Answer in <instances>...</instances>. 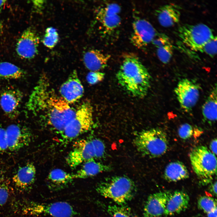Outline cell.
Instances as JSON below:
<instances>
[{
  "label": "cell",
  "mask_w": 217,
  "mask_h": 217,
  "mask_svg": "<svg viewBox=\"0 0 217 217\" xmlns=\"http://www.w3.org/2000/svg\"><path fill=\"white\" fill-rule=\"evenodd\" d=\"M9 196V189L7 183L3 175L0 174V206L7 202Z\"/></svg>",
  "instance_id": "4dcf8cb0"
},
{
  "label": "cell",
  "mask_w": 217,
  "mask_h": 217,
  "mask_svg": "<svg viewBox=\"0 0 217 217\" xmlns=\"http://www.w3.org/2000/svg\"><path fill=\"white\" fill-rule=\"evenodd\" d=\"M193 133V129L192 126L187 123L181 125L178 130L179 137L183 140H187L191 137Z\"/></svg>",
  "instance_id": "d6a6232c"
},
{
  "label": "cell",
  "mask_w": 217,
  "mask_h": 217,
  "mask_svg": "<svg viewBox=\"0 0 217 217\" xmlns=\"http://www.w3.org/2000/svg\"><path fill=\"white\" fill-rule=\"evenodd\" d=\"M199 85L192 80L183 78L178 83L174 92L181 108L185 112L191 111L200 96Z\"/></svg>",
  "instance_id": "8fae6325"
},
{
  "label": "cell",
  "mask_w": 217,
  "mask_h": 217,
  "mask_svg": "<svg viewBox=\"0 0 217 217\" xmlns=\"http://www.w3.org/2000/svg\"><path fill=\"white\" fill-rule=\"evenodd\" d=\"M94 123L93 107L89 102H84L75 110L74 116L60 134L62 142L68 143L90 130Z\"/></svg>",
  "instance_id": "8992f818"
},
{
  "label": "cell",
  "mask_w": 217,
  "mask_h": 217,
  "mask_svg": "<svg viewBox=\"0 0 217 217\" xmlns=\"http://www.w3.org/2000/svg\"><path fill=\"white\" fill-rule=\"evenodd\" d=\"M61 96L70 105L78 101L84 92L83 86L75 71H73L60 86Z\"/></svg>",
  "instance_id": "9a60e30c"
},
{
  "label": "cell",
  "mask_w": 217,
  "mask_h": 217,
  "mask_svg": "<svg viewBox=\"0 0 217 217\" xmlns=\"http://www.w3.org/2000/svg\"><path fill=\"white\" fill-rule=\"evenodd\" d=\"M178 34L185 45L191 50L199 52L206 43L215 36L212 30L203 24L181 25L178 29Z\"/></svg>",
  "instance_id": "9c48e42d"
},
{
  "label": "cell",
  "mask_w": 217,
  "mask_h": 217,
  "mask_svg": "<svg viewBox=\"0 0 217 217\" xmlns=\"http://www.w3.org/2000/svg\"><path fill=\"white\" fill-rule=\"evenodd\" d=\"M190 159L194 172L204 182L211 180L217 173V159L206 146H195L189 154Z\"/></svg>",
  "instance_id": "52a82bcc"
},
{
  "label": "cell",
  "mask_w": 217,
  "mask_h": 217,
  "mask_svg": "<svg viewBox=\"0 0 217 217\" xmlns=\"http://www.w3.org/2000/svg\"><path fill=\"white\" fill-rule=\"evenodd\" d=\"M74 179L72 174L59 168L52 170L47 179L49 188L53 191H58L67 187Z\"/></svg>",
  "instance_id": "7402d4cb"
},
{
  "label": "cell",
  "mask_w": 217,
  "mask_h": 217,
  "mask_svg": "<svg viewBox=\"0 0 217 217\" xmlns=\"http://www.w3.org/2000/svg\"><path fill=\"white\" fill-rule=\"evenodd\" d=\"M172 192L160 191L148 197L143 209L144 217H159L163 215L168 200Z\"/></svg>",
  "instance_id": "e0dca14e"
},
{
  "label": "cell",
  "mask_w": 217,
  "mask_h": 217,
  "mask_svg": "<svg viewBox=\"0 0 217 217\" xmlns=\"http://www.w3.org/2000/svg\"><path fill=\"white\" fill-rule=\"evenodd\" d=\"M217 181H216L212 183L209 187L210 192L214 195L216 196L217 195Z\"/></svg>",
  "instance_id": "f35d334b"
},
{
  "label": "cell",
  "mask_w": 217,
  "mask_h": 217,
  "mask_svg": "<svg viewBox=\"0 0 217 217\" xmlns=\"http://www.w3.org/2000/svg\"><path fill=\"white\" fill-rule=\"evenodd\" d=\"M132 25L131 42L138 49L145 48L155 37L157 33L156 30L149 21L140 17L135 18Z\"/></svg>",
  "instance_id": "7c38bea8"
},
{
  "label": "cell",
  "mask_w": 217,
  "mask_h": 217,
  "mask_svg": "<svg viewBox=\"0 0 217 217\" xmlns=\"http://www.w3.org/2000/svg\"><path fill=\"white\" fill-rule=\"evenodd\" d=\"M26 107L29 112L39 117L43 125L60 134L75 111L56 93L43 75L30 94Z\"/></svg>",
  "instance_id": "6da1fadb"
},
{
  "label": "cell",
  "mask_w": 217,
  "mask_h": 217,
  "mask_svg": "<svg viewBox=\"0 0 217 217\" xmlns=\"http://www.w3.org/2000/svg\"><path fill=\"white\" fill-rule=\"evenodd\" d=\"M39 38L35 31L31 27L26 29L17 42L16 50L20 58L30 59L38 53Z\"/></svg>",
  "instance_id": "4fadbf2b"
},
{
  "label": "cell",
  "mask_w": 217,
  "mask_h": 217,
  "mask_svg": "<svg viewBox=\"0 0 217 217\" xmlns=\"http://www.w3.org/2000/svg\"><path fill=\"white\" fill-rule=\"evenodd\" d=\"M106 154L105 144L100 139H82L75 143L66 161L70 168L74 169L88 160L103 158Z\"/></svg>",
  "instance_id": "5b68a950"
},
{
  "label": "cell",
  "mask_w": 217,
  "mask_h": 217,
  "mask_svg": "<svg viewBox=\"0 0 217 217\" xmlns=\"http://www.w3.org/2000/svg\"><path fill=\"white\" fill-rule=\"evenodd\" d=\"M32 3L34 8L36 10H40L44 4V1L43 0H33Z\"/></svg>",
  "instance_id": "74e56055"
},
{
  "label": "cell",
  "mask_w": 217,
  "mask_h": 217,
  "mask_svg": "<svg viewBox=\"0 0 217 217\" xmlns=\"http://www.w3.org/2000/svg\"><path fill=\"white\" fill-rule=\"evenodd\" d=\"M36 170L34 165L28 163L20 167L13 175L12 180L15 186L22 190L31 187L35 179Z\"/></svg>",
  "instance_id": "ac0fdd59"
},
{
  "label": "cell",
  "mask_w": 217,
  "mask_h": 217,
  "mask_svg": "<svg viewBox=\"0 0 217 217\" xmlns=\"http://www.w3.org/2000/svg\"><path fill=\"white\" fill-rule=\"evenodd\" d=\"M107 211L111 217H133L130 208L124 205H109Z\"/></svg>",
  "instance_id": "f546056e"
},
{
  "label": "cell",
  "mask_w": 217,
  "mask_h": 217,
  "mask_svg": "<svg viewBox=\"0 0 217 217\" xmlns=\"http://www.w3.org/2000/svg\"><path fill=\"white\" fill-rule=\"evenodd\" d=\"M116 77L122 87L135 97L145 96L150 86L151 77L148 71L133 53L124 55L123 62Z\"/></svg>",
  "instance_id": "7a4b0ae2"
},
{
  "label": "cell",
  "mask_w": 217,
  "mask_h": 217,
  "mask_svg": "<svg viewBox=\"0 0 217 217\" xmlns=\"http://www.w3.org/2000/svg\"><path fill=\"white\" fill-rule=\"evenodd\" d=\"M8 149V144L6 130L0 127V153Z\"/></svg>",
  "instance_id": "d590c367"
},
{
  "label": "cell",
  "mask_w": 217,
  "mask_h": 217,
  "mask_svg": "<svg viewBox=\"0 0 217 217\" xmlns=\"http://www.w3.org/2000/svg\"><path fill=\"white\" fill-rule=\"evenodd\" d=\"M6 1V0H0V14ZM2 24L0 20V30H2Z\"/></svg>",
  "instance_id": "ab89813d"
},
{
  "label": "cell",
  "mask_w": 217,
  "mask_h": 217,
  "mask_svg": "<svg viewBox=\"0 0 217 217\" xmlns=\"http://www.w3.org/2000/svg\"><path fill=\"white\" fill-rule=\"evenodd\" d=\"M8 149L17 151L28 146L31 143L32 134L26 127L17 124H12L5 129Z\"/></svg>",
  "instance_id": "5bb4252c"
},
{
  "label": "cell",
  "mask_w": 217,
  "mask_h": 217,
  "mask_svg": "<svg viewBox=\"0 0 217 217\" xmlns=\"http://www.w3.org/2000/svg\"><path fill=\"white\" fill-rule=\"evenodd\" d=\"M217 209L207 214L208 217H217Z\"/></svg>",
  "instance_id": "60d3db41"
},
{
  "label": "cell",
  "mask_w": 217,
  "mask_h": 217,
  "mask_svg": "<svg viewBox=\"0 0 217 217\" xmlns=\"http://www.w3.org/2000/svg\"><path fill=\"white\" fill-rule=\"evenodd\" d=\"M181 8L172 4L164 5L158 8L156 14L160 24L164 27L172 26L179 22Z\"/></svg>",
  "instance_id": "ffe728a7"
},
{
  "label": "cell",
  "mask_w": 217,
  "mask_h": 217,
  "mask_svg": "<svg viewBox=\"0 0 217 217\" xmlns=\"http://www.w3.org/2000/svg\"><path fill=\"white\" fill-rule=\"evenodd\" d=\"M210 150L215 156L217 155V139L216 138L213 139L209 145Z\"/></svg>",
  "instance_id": "8d00e7d4"
},
{
  "label": "cell",
  "mask_w": 217,
  "mask_h": 217,
  "mask_svg": "<svg viewBox=\"0 0 217 217\" xmlns=\"http://www.w3.org/2000/svg\"><path fill=\"white\" fill-rule=\"evenodd\" d=\"M24 210L30 215H46L53 217H77V214L71 205L63 201L49 203L31 202Z\"/></svg>",
  "instance_id": "30bf717a"
},
{
  "label": "cell",
  "mask_w": 217,
  "mask_h": 217,
  "mask_svg": "<svg viewBox=\"0 0 217 217\" xmlns=\"http://www.w3.org/2000/svg\"><path fill=\"white\" fill-rule=\"evenodd\" d=\"M110 58L108 54L97 49H90L86 52L83 61L86 67L91 71H100L107 65Z\"/></svg>",
  "instance_id": "44dd1931"
},
{
  "label": "cell",
  "mask_w": 217,
  "mask_h": 217,
  "mask_svg": "<svg viewBox=\"0 0 217 217\" xmlns=\"http://www.w3.org/2000/svg\"><path fill=\"white\" fill-rule=\"evenodd\" d=\"M23 97L20 90L9 88L4 90L0 96V105L10 118L14 119L19 114V107Z\"/></svg>",
  "instance_id": "2e32d148"
},
{
  "label": "cell",
  "mask_w": 217,
  "mask_h": 217,
  "mask_svg": "<svg viewBox=\"0 0 217 217\" xmlns=\"http://www.w3.org/2000/svg\"><path fill=\"white\" fill-rule=\"evenodd\" d=\"M197 206L199 209L207 214L217 209L216 200L210 196H202L198 199Z\"/></svg>",
  "instance_id": "4316f807"
},
{
  "label": "cell",
  "mask_w": 217,
  "mask_h": 217,
  "mask_svg": "<svg viewBox=\"0 0 217 217\" xmlns=\"http://www.w3.org/2000/svg\"><path fill=\"white\" fill-rule=\"evenodd\" d=\"M190 197L186 192L177 190L172 192L166 204L164 215L171 216L185 211L188 207Z\"/></svg>",
  "instance_id": "d6986e66"
},
{
  "label": "cell",
  "mask_w": 217,
  "mask_h": 217,
  "mask_svg": "<svg viewBox=\"0 0 217 217\" xmlns=\"http://www.w3.org/2000/svg\"><path fill=\"white\" fill-rule=\"evenodd\" d=\"M217 86L216 84L210 92L202 108V114L205 121L209 123L217 120Z\"/></svg>",
  "instance_id": "d4e9b609"
},
{
  "label": "cell",
  "mask_w": 217,
  "mask_h": 217,
  "mask_svg": "<svg viewBox=\"0 0 217 217\" xmlns=\"http://www.w3.org/2000/svg\"><path fill=\"white\" fill-rule=\"evenodd\" d=\"M58 39V34L56 30L53 27H50L46 29L42 42L45 46L51 49L55 46Z\"/></svg>",
  "instance_id": "83f0119b"
},
{
  "label": "cell",
  "mask_w": 217,
  "mask_h": 217,
  "mask_svg": "<svg viewBox=\"0 0 217 217\" xmlns=\"http://www.w3.org/2000/svg\"><path fill=\"white\" fill-rule=\"evenodd\" d=\"M112 169L110 165L91 159L83 163L81 168L72 174L74 179H84L102 172L110 171Z\"/></svg>",
  "instance_id": "603a6c76"
},
{
  "label": "cell",
  "mask_w": 217,
  "mask_h": 217,
  "mask_svg": "<svg viewBox=\"0 0 217 217\" xmlns=\"http://www.w3.org/2000/svg\"><path fill=\"white\" fill-rule=\"evenodd\" d=\"M105 75L100 71H91L87 75L86 80L89 84H95L103 80Z\"/></svg>",
  "instance_id": "836d02e7"
},
{
  "label": "cell",
  "mask_w": 217,
  "mask_h": 217,
  "mask_svg": "<svg viewBox=\"0 0 217 217\" xmlns=\"http://www.w3.org/2000/svg\"><path fill=\"white\" fill-rule=\"evenodd\" d=\"M120 6L117 4H104L96 10V20L99 25L102 38L109 39L118 31L121 19L119 15Z\"/></svg>",
  "instance_id": "ba28073f"
},
{
  "label": "cell",
  "mask_w": 217,
  "mask_h": 217,
  "mask_svg": "<svg viewBox=\"0 0 217 217\" xmlns=\"http://www.w3.org/2000/svg\"><path fill=\"white\" fill-rule=\"evenodd\" d=\"M157 48V54L159 60L164 64L168 63L173 54V47L171 42Z\"/></svg>",
  "instance_id": "f1b7e54d"
},
{
  "label": "cell",
  "mask_w": 217,
  "mask_h": 217,
  "mask_svg": "<svg viewBox=\"0 0 217 217\" xmlns=\"http://www.w3.org/2000/svg\"><path fill=\"white\" fill-rule=\"evenodd\" d=\"M189 174L186 166L182 162L177 161L169 163L165 167L164 178L169 182H176L188 178Z\"/></svg>",
  "instance_id": "cb8c5ba5"
},
{
  "label": "cell",
  "mask_w": 217,
  "mask_h": 217,
  "mask_svg": "<svg viewBox=\"0 0 217 217\" xmlns=\"http://www.w3.org/2000/svg\"><path fill=\"white\" fill-rule=\"evenodd\" d=\"M200 52H204L211 57H214L217 53V37L215 36L206 43Z\"/></svg>",
  "instance_id": "1f68e13d"
},
{
  "label": "cell",
  "mask_w": 217,
  "mask_h": 217,
  "mask_svg": "<svg viewBox=\"0 0 217 217\" xmlns=\"http://www.w3.org/2000/svg\"><path fill=\"white\" fill-rule=\"evenodd\" d=\"M97 192L102 196L110 199L118 205H124L135 194L136 187L133 181L125 176L107 178L99 183Z\"/></svg>",
  "instance_id": "3957f363"
},
{
  "label": "cell",
  "mask_w": 217,
  "mask_h": 217,
  "mask_svg": "<svg viewBox=\"0 0 217 217\" xmlns=\"http://www.w3.org/2000/svg\"><path fill=\"white\" fill-rule=\"evenodd\" d=\"M24 71L10 62H0V77L5 79H17L24 76Z\"/></svg>",
  "instance_id": "484cf974"
},
{
  "label": "cell",
  "mask_w": 217,
  "mask_h": 217,
  "mask_svg": "<svg viewBox=\"0 0 217 217\" xmlns=\"http://www.w3.org/2000/svg\"><path fill=\"white\" fill-rule=\"evenodd\" d=\"M137 150L142 156L150 158L160 157L168 150V141L166 133L159 128L143 130L133 140Z\"/></svg>",
  "instance_id": "277c9868"
},
{
  "label": "cell",
  "mask_w": 217,
  "mask_h": 217,
  "mask_svg": "<svg viewBox=\"0 0 217 217\" xmlns=\"http://www.w3.org/2000/svg\"><path fill=\"white\" fill-rule=\"evenodd\" d=\"M171 42L169 37L166 34L162 33H157L152 43L157 48Z\"/></svg>",
  "instance_id": "e575fe53"
}]
</instances>
